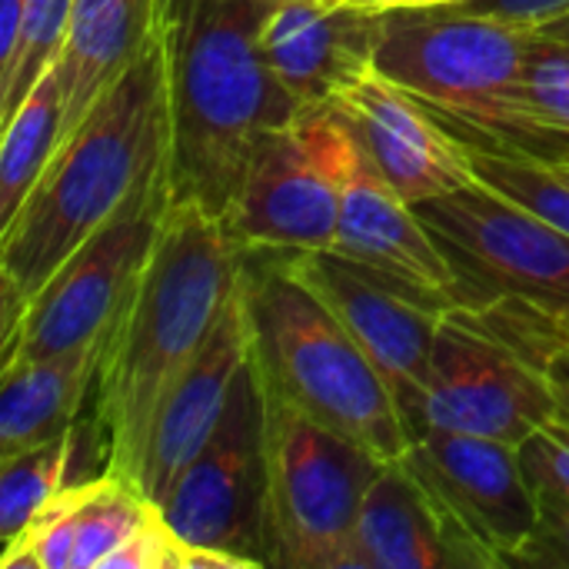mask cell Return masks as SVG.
Segmentation results:
<instances>
[{
	"mask_svg": "<svg viewBox=\"0 0 569 569\" xmlns=\"http://www.w3.org/2000/svg\"><path fill=\"white\" fill-rule=\"evenodd\" d=\"M557 413L560 397L540 350L490 323L480 307H450L407 433L413 440L423 430H453L520 447Z\"/></svg>",
	"mask_w": 569,
	"mask_h": 569,
	"instance_id": "52a82bcc",
	"label": "cell"
},
{
	"mask_svg": "<svg viewBox=\"0 0 569 569\" xmlns=\"http://www.w3.org/2000/svg\"><path fill=\"white\" fill-rule=\"evenodd\" d=\"M270 0H200L167 60V193L227 220L260 143L303 107L273 73L260 27Z\"/></svg>",
	"mask_w": 569,
	"mask_h": 569,
	"instance_id": "3957f363",
	"label": "cell"
},
{
	"mask_svg": "<svg viewBox=\"0 0 569 569\" xmlns=\"http://www.w3.org/2000/svg\"><path fill=\"white\" fill-rule=\"evenodd\" d=\"M167 80L170 63L157 37L57 147L13 223L0 230L3 337L60 263L167 160Z\"/></svg>",
	"mask_w": 569,
	"mask_h": 569,
	"instance_id": "7a4b0ae2",
	"label": "cell"
},
{
	"mask_svg": "<svg viewBox=\"0 0 569 569\" xmlns=\"http://www.w3.org/2000/svg\"><path fill=\"white\" fill-rule=\"evenodd\" d=\"M197 10H200V0H157V37L163 43L167 60L180 50Z\"/></svg>",
	"mask_w": 569,
	"mask_h": 569,
	"instance_id": "83f0119b",
	"label": "cell"
},
{
	"mask_svg": "<svg viewBox=\"0 0 569 569\" xmlns=\"http://www.w3.org/2000/svg\"><path fill=\"white\" fill-rule=\"evenodd\" d=\"M263 400L270 567L347 569L363 497L387 460L267 387Z\"/></svg>",
	"mask_w": 569,
	"mask_h": 569,
	"instance_id": "8992f818",
	"label": "cell"
},
{
	"mask_svg": "<svg viewBox=\"0 0 569 569\" xmlns=\"http://www.w3.org/2000/svg\"><path fill=\"white\" fill-rule=\"evenodd\" d=\"M380 33L383 13L350 0H270L260 47L293 100L320 107L373 67Z\"/></svg>",
	"mask_w": 569,
	"mask_h": 569,
	"instance_id": "2e32d148",
	"label": "cell"
},
{
	"mask_svg": "<svg viewBox=\"0 0 569 569\" xmlns=\"http://www.w3.org/2000/svg\"><path fill=\"white\" fill-rule=\"evenodd\" d=\"M240 263L243 247L227 220L170 203L110 320L90 410L107 440V470L137 490L160 403L233 300Z\"/></svg>",
	"mask_w": 569,
	"mask_h": 569,
	"instance_id": "6da1fadb",
	"label": "cell"
},
{
	"mask_svg": "<svg viewBox=\"0 0 569 569\" xmlns=\"http://www.w3.org/2000/svg\"><path fill=\"white\" fill-rule=\"evenodd\" d=\"M350 3L387 13V10H420V7H433L437 0H350Z\"/></svg>",
	"mask_w": 569,
	"mask_h": 569,
	"instance_id": "4dcf8cb0",
	"label": "cell"
},
{
	"mask_svg": "<svg viewBox=\"0 0 569 569\" xmlns=\"http://www.w3.org/2000/svg\"><path fill=\"white\" fill-rule=\"evenodd\" d=\"M540 37H550V40H560V43H569V13L557 17V20H547L537 27Z\"/></svg>",
	"mask_w": 569,
	"mask_h": 569,
	"instance_id": "1f68e13d",
	"label": "cell"
},
{
	"mask_svg": "<svg viewBox=\"0 0 569 569\" xmlns=\"http://www.w3.org/2000/svg\"><path fill=\"white\" fill-rule=\"evenodd\" d=\"M333 103L407 203L420 207L477 180L470 147L447 133L420 97L377 67L350 80Z\"/></svg>",
	"mask_w": 569,
	"mask_h": 569,
	"instance_id": "5bb4252c",
	"label": "cell"
},
{
	"mask_svg": "<svg viewBox=\"0 0 569 569\" xmlns=\"http://www.w3.org/2000/svg\"><path fill=\"white\" fill-rule=\"evenodd\" d=\"M167 207L163 160L30 300L17 330L3 337V363L47 360L107 333L157 240Z\"/></svg>",
	"mask_w": 569,
	"mask_h": 569,
	"instance_id": "30bf717a",
	"label": "cell"
},
{
	"mask_svg": "<svg viewBox=\"0 0 569 569\" xmlns=\"http://www.w3.org/2000/svg\"><path fill=\"white\" fill-rule=\"evenodd\" d=\"M470 147V143H467ZM473 173L490 190L517 200L569 233V183L543 160L520 147H470Z\"/></svg>",
	"mask_w": 569,
	"mask_h": 569,
	"instance_id": "7402d4cb",
	"label": "cell"
},
{
	"mask_svg": "<svg viewBox=\"0 0 569 569\" xmlns=\"http://www.w3.org/2000/svg\"><path fill=\"white\" fill-rule=\"evenodd\" d=\"M290 263L377 367L407 423L450 303L337 250H300L290 253Z\"/></svg>",
	"mask_w": 569,
	"mask_h": 569,
	"instance_id": "4fadbf2b",
	"label": "cell"
},
{
	"mask_svg": "<svg viewBox=\"0 0 569 569\" xmlns=\"http://www.w3.org/2000/svg\"><path fill=\"white\" fill-rule=\"evenodd\" d=\"M457 270L540 313L569 317V233L473 180L417 207Z\"/></svg>",
	"mask_w": 569,
	"mask_h": 569,
	"instance_id": "8fae6325",
	"label": "cell"
},
{
	"mask_svg": "<svg viewBox=\"0 0 569 569\" xmlns=\"http://www.w3.org/2000/svg\"><path fill=\"white\" fill-rule=\"evenodd\" d=\"M510 567L569 569V500L540 497V520Z\"/></svg>",
	"mask_w": 569,
	"mask_h": 569,
	"instance_id": "484cf974",
	"label": "cell"
},
{
	"mask_svg": "<svg viewBox=\"0 0 569 569\" xmlns=\"http://www.w3.org/2000/svg\"><path fill=\"white\" fill-rule=\"evenodd\" d=\"M157 40V0H73L60 50L63 137L83 123L97 100Z\"/></svg>",
	"mask_w": 569,
	"mask_h": 569,
	"instance_id": "d6986e66",
	"label": "cell"
},
{
	"mask_svg": "<svg viewBox=\"0 0 569 569\" xmlns=\"http://www.w3.org/2000/svg\"><path fill=\"white\" fill-rule=\"evenodd\" d=\"M520 127L523 137L569 140V43L537 30L520 80Z\"/></svg>",
	"mask_w": 569,
	"mask_h": 569,
	"instance_id": "603a6c76",
	"label": "cell"
},
{
	"mask_svg": "<svg viewBox=\"0 0 569 569\" xmlns=\"http://www.w3.org/2000/svg\"><path fill=\"white\" fill-rule=\"evenodd\" d=\"M240 300L267 390L383 460L403 457L410 433L390 387L337 313L300 280L290 253L243 250Z\"/></svg>",
	"mask_w": 569,
	"mask_h": 569,
	"instance_id": "277c9868",
	"label": "cell"
},
{
	"mask_svg": "<svg viewBox=\"0 0 569 569\" xmlns=\"http://www.w3.org/2000/svg\"><path fill=\"white\" fill-rule=\"evenodd\" d=\"M157 507L197 553L227 557L233 569L270 567L267 400L253 353L237 373L210 440Z\"/></svg>",
	"mask_w": 569,
	"mask_h": 569,
	"instance_id": "9c48e42d",
	"label": "cell"
},
{
	"mask_svg": "<svg viewBox=\"0 0 569 569\" xmlns=\"http://www.w3.org/2000/svg\"><path fill=\"white\" fill-rule=\"evenodd\" d=\"M360 140L337 103L303 107L257 150L227 217L243 250H330Z\"/></svg>",
	"mask_w": 569,
	"mask_h": 569,
	"instance_id": "ba28073f",
	"label": "cell"
},
{
	"mask_svg": "<svg viewBox=\"0 0 569 569\" xmlns=\"http://www.w3.org/2000/svg\"><path fill=\"white\" fill-rule=\"evenodd\" d=\"M400 460L423 483L473 567H510L540 520V497L513 443L423 430L407 443Z\"/></svg>",
	"mask_w": 569,
	"mask_h": 569,
	"instance_id": "7c38bea8",
	"label": "cell"
},
{
	"mask_svg": "<svg viewBox=\"0 0 569 569\" xmlns=\"http://www.w3.org/2000/svg\"><path fill=\"white\" fill-rule=\"evenodd\" d=\"M330 250L397 277L437 300H447L450 307H470L460 293L467 280L450 260L447 247L423 223L417 207L407 203L380 173L363 143L343 187L340 223Z\"/></svg>",
	"mask_w": 569,
	"mask_h": 569,
	"instance_id": "9a60e30c",
	"label": "cell"
},
{
	"mask_svg": "<svg viewBox=\"0 0 569 569\" xmlns=\"http://www.w3.org/2000/svg\"><path fill=\"white\" fill-rule=\"evenodd\" d=\"M63 137V80L53 63L27 100L3 120L0 140V230L13 223L23 200L50 167Z\"/></svg>",
	"mask_w": 569,
	"mask_h": 569,
	"instance_id": "44dd1931",
	"label": "cell"
},
{
	"mask_svg": "<svg viewBox=\"0 0 569 569\" xmlns=\"http://www.w3.org/2000/svg\"><path fill=\"white\" fill-rule=\"evenodd\" d=\"M330 3H347V0H330Z\"/></svg>",
	"mask_w": 569,
	"mask_h": 569,
	"instance_id": "e575fe53",
	"label": "cell"
},
{
	"mask_svg": "<svg viewBox=\"0 0 569 569\" xmlns=\"http://www.w3.org/2000/svg\"><path fill=\"white\" fill-rule=\"evenodd\" d=\"M543 367H547V377H550L560 403L569 407V340L560 337L557 320H553V337H550V343L543 350Z\"/></svg>",
	"mask_w": 569,
	"mask_h": 569,
	"instance_id": "f546056e",
	"label": "cell"
},
{
	"mask_svg": "<svg viewBox=\"0 0 569 569\" xmlns=\"http://www.w3.org/2000/svg\"><path fill=\"white\" fill-rule=\"evenodd\" d=\"M250 353H253V337L237 287L213 333L207 337L200 353L187 363V370L173 380L153 420L143 473H140V490L153 503H160L170 493L177 477L210 440L213 427L227 410L233 380L247 367Z\"/></svg>",
	"mask_w": 569,
	"mask_h": 569,
	"instance_id": "e0dca14e",
	"label": "cell"
},
{
	"mask_svg": "<svg viewBox=\"0 0 569 569\" xmlns=\"http://www.w3.org/2000/svg\"><path fill=\"white\" fill-rule=\"evenodd\" d=\"M110 330V327H107ZM107 333L47 360L3 363L0 393V463L63 437L93 400Z\"/></svg>",
	"mask_w": 569,
	"mask_h": 569,
	"instance_id": "ffe728a7",
	"label": "cell"
},
{
	"mask_svg": "<svg viewBox=\"0 0 569 569\" xmlns=\"http://www.w3.org/2000/svg\"><path fill=\"white\" fill-rule=\"evenodd\" d=\"M23 7H27V0H0V87L10 80L17 57H20Z\"/></svg>",
	"mask_w": 569,
	"mask_h": 569,
	"instance_id": "f1b7e54d",
	"label": "cell"
},
{
	"mask_svg": "<svg viewBox=\"0 0 569 569\" xmlns=\"http://www.w3.org/2000/svg\"><path fill=\"white\" fill-rule=\"evenodd\" d=\"M460 7L510 20V23L527 27V30H537L540 23L569 13V0H470V3H460Z\"/></svg>",
	"mask_w": 569,
	"mask_h": 569,
	"instance_id": "4316f807",
	"label": "cell"
},
{
	"mask_svg": "<svg viewBox=\"0 0 569 569\" xmlns=\"http://www.w3.org/2000/svg\"><path fill=\"white\" fill-rule=\"evenodd\" d=\"M553 320H557V330H560V337H563V340H569V317H563V320H560V317H553Z\"/></svg>",
	"mask_w": 569,
	"mask_h": 569,
	"instance_id": "836d02e7",
	"label": "cell"
},
{
	"mask_svg": "<svg viewBox=\"0 0 569 569\" xmlns=\"http://www.w3.org/2000/svg\"><path fill=\"white\" fill-rule=\"evenodd\" d=\"M547 163H550V167H553V170H557V173H560V177L569 183V147L567 150H560L557 157H547Z\"/></svg>",
	"mask_w": 569,
	"mask_h": 569,
	"instance_id": "d6a6232c",
	"label": "cell"
},
{
	"mask_svg": "<svg viewBox=\"0 0 569 569\" xmlns=\"http://www.w3.org/2000/svg\"><path fill=\"white\" fill-rule=\"evenodd\" d=\"M347 569H477L470 553L453 537L450 523L407 470V463L387 460L370 483Z\"/></svg>",
	"mask_w": 569,
	"mask_h": 569,
	"instance_id": "ac0fdd59",
	"label": "cell"
},
{
	"mask_svg": "<svg viewBox=\"0 0 569 569\" xmlns=\"http://www.w3.org/2000/svg\"><path fill=\"white\" fill-rule=\"evenodd\" d=\"M533 30L470 7L387 10L373 67L490 140L523 137L520 80Z\"/></svg>",
	"mask_w": 569,
	"mask_h": 569,
	"instance_id": "5b68a950",
	"label": "cell"
},
{
	"mask_svg": "<svg viewBox=\"0 0 569 569\" xmlns=\"http://www.w3.org/2000/svg\"><path fill=\"white\" fill-rule=\"evenodd\" d=\"M520 463L537 497L569 500V407L537 427L520 447Z\"/></svg>",
	"mask_w": 569,
	"mask_h": 569,
	"instance_id": "d4e9b609",
	"label": "cell"
},
{
	"mask_svg": "<svg viewBox=\"0 0 569 569\" xmlns=\"http://www.w3.org/2000/svg\"><path fill=\"white\" fill-rule=\"evenodd\" d=\"M70 13H73V0H27L20 57L10 80L0 87V123L27 100L37 80L60 60Z\"/></svg>",
	"mask_w": 569,
	"mask_h": 569,
	"instance_id": "cb8c5ba5",
	"label": "cell"
}]
</instances>
